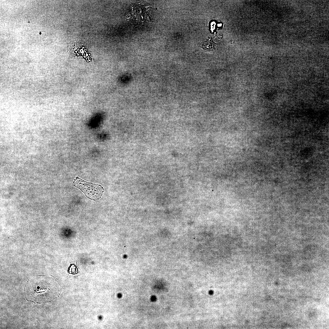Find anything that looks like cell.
<instances>
[{
  "label": "cell",
  "instance_id": "obj_4",
  "mask_svg": "<svg viewBox=\"0 0 329 329\" xmlns=\"http://www.w3.org/2000/svg\"><path fill=\"white\" fill-rule=\"evenodd\" d=\"M216 44L214 43L211 37H209L206 41L202 43L200 47L206 52H213L215 50V48Z\"/></svg>",
  "mask_w": 329,
  "mask_h": 329
},
{
  "label": "cell",
  "instance_id": "obj_1",
  "mask_svg": "<svg viewBox=\"0 0 329 329\" xmlns=\"http://www.w3.org/2000/svg\"><path fill=\"white\" fill-rule=\"evenodd\" d=\"M60 286L50 275L32 277L28 281L24 289L27 300L34 303L50 302L61 293Z\"/></svg>",
  "mask_w": 329,
  "mask_h": 329
},
{
  "label": "cell",
  "instance_id": "obj_3",
  "mask_svg": "<svg viewBox=\"0 0 329 329\" xmlns=\"http://www.w3.org/2000/svg\"><path fill=\"white\" fill-rule=\"evenodd\" d=\"M149 7L142 5H136L129 12V19L136 23H144L150 20L151 10Z\"/></svg>",
  "mask_w": 329,
  "mask_h": 329
},
{
  "label": "cell",
  "instance_id": "obj_2",
  "mask_svg": "<svg viewBox=\"0 0 329 329\" xmlns=\"http://www.w3.org/2000/svg\"><path fill=\"white\" fill-rule=\"evenodd\" d=\"M74 186L80 190L87 197L94 201L102 196L104 188L101 185L86 181L77 176L73 182Z\"/></svg>",
  "mask_w": 329,
  "mask_h": 329
}]
</instances>
